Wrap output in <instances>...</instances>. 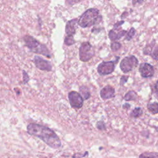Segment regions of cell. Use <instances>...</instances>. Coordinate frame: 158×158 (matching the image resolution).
<instances>
[{
    "mask_svg": "<svg viewBox=\"0 0 158 158\" xmlns=\"http://www.w3.org/2000/svg\"><path fill=\"white\" fill-rule=\"evenodd\" d=\"M27 130L29 135L39 138L52 148L57 149L61 146L58 136L47 127L32 123L28 125Z\"/></svg>",
    "mask_w": 158,
    "mask_h": 158,
    "instance_id": "1",
    "label": "cell"
},
{
    "mask_svg": "<svg viewBox=\"0 0 158 158\" xmlns=\"http://www.w3.org/2000/svg\"><path fill=\"white\" fill-rule=\"evenodd\" d=\"M101 17L96 9H89L85 12L78 20V24L83 27H89L100 22Z\"/></svg>",
    "mask_w": 158,
    "mask_h": 158,
    "instance_id": "2",
    "label": "cell"
},
{
    "mask_svg": "<svg viewBox=\"0 0 158 158\" xmlns=\"http://www.w3.org/2000/svg\"><path fill=\"white\" fill-rule=\"evenodd\" d=\"M23 41L25 43V46L33 52L43 55L48 58L51 57L50 52L47 47L37 41L33 37L26 35L23 37Z\"/></svg>",
    "mask_w": 158,
    "mask_h": 158,
    "instance_id": "3",
    "label": "cell"
},
{
    "mask_svg": "<svg viewBox=\"0 0 158 158\" xmlns=\"http://www.w3.org/2000/svg\"><path fill=\"white\" fill-rule=\"evenodd\" d=\"M94 51L89 42L83 43L79 49L80 59L83 62L88 61L93 56Z\"/></svg>",
    "mask_w": 158,
    "mask_h": 158,
    "instance_id": "4",
    "label": "cell"
},
{
    "mask_svg": "<svg viewBox=\"0 0 158 158\" xmlns=\"http://www.w3.org/2000/svg\"><path fill=\"white\" fill-rule=\"evenodd\" d=\"M138 64V59L134 56H131L123 58L121 61L120 67L124 73H127L136 67Z\"/></svg>",
    "mask_w": 158,
    "mask_h": 158,
    "instance_id": "5",
    "label": "cell"
},
{
    "mask_svg": "<svg viewBox=\"0 0 158 158\" xmlns=\"http://www.w3.org/2000/svg\"><path fill=\"white\" fill-rule=\"evenodd\" d=\"M69 99L71 106L73 108L79 109L83 106V99L81 96L76 91H71L69 93Z\"/></svg>",
    "mask_w": 158,
    "mask_h": 158,
    "instance_id": "6",
    "label": "cell"
},
{
    "mask_svg": "<svg viewBox=\"0 0 158 158\" xmlns=\"http://www.w3.org/2000/svg\"><path fill=\"white\" fill-rule=\"evenodd\" d=\"M115 62L108 61L101 63L98 67V72L101 75L111 73L115 69Z\"/></svg>",
    "mask_w": 158,
    "mask_h": 158,
    "instance_id": "7",
    "label": "cell"
},
{
    "mask_svg": "<svg viewBox=\"0 0 158 158\" xmlns=\"http://www.w3.org/2000/svg\"><path fill=\"white\" fill-rule=\"evenodd\" d=\"M33 61L36 67L41 70L49 72L52 70V66L50 62L40 56H35Z\"/></svg>",
    "mask_w": 158,
    "mask_h": 158,
    "instance_id": "8",
    "label": "cell"
},
{
    "mask_svg": "<svg viewBox=\"0 0 158 158\" xmlns=\"http://www.w3.org/2000/svg\"><path fill=\"white\" fill-rule=\"evenodd\" d=\"M139 71L141 73V75L144 78L151 77L154 73L153 67L148 63L141 64L139 65Z\"/></svg>",
    "mask_w": 158,
    "mask_h": 158,
    "instance_id": "9",
    "label": "cell"
},
{
    "mask_svg": "<svg viewBox=\"0 0 158 158\" xmlns=\"http://www.w3.org/2000/svg\"><path fill=\"white\" fill-rule=\"evenodd\" d=\"M78 20L73 19L67 22L65 26V32L69 36H73L77 28Z\"/></svg>",
    "mask_w": 158,
    "mask_h": 158,
    "instance_id": "10",
    "label": "cell"
},
{
    "mask_svg": "<svg viewBox=\"0 0 158 158\" xmlns=\"http://www.w3.org/2000/svg\"><path fill=\"white\" fill-rule=\"evenodd\" d=\"M100 95L101 98L104 99L111 98L115 95V89L113 87L110 86H106L101 89L100 92Z\"/></svg>",
    "mask_w": 158,
    "mask_h": 158,
    "instance_id": "11",
    "label": "cell"
},
{
    "mask_svg": "<svg viewBox=\"0 0 158 158\" xmlns=\"http://www.w3.org/2000/svg\"><path fill=\"white\" fill-rule=\"evenodd\" d=\"M127 32L125 30H121L118 32H116L115 30H112L109 33V37L111 40L114 41V40H118L121 37L123 36Z\"/></svg>",
    "mask_w": 158,
    "mask_h": 158,
    "instance_id": "12",
    "label": "cell"
},
{
    "mask_svg": "<svg viewBox=\"0 0 158 158\" xmlns=\"http://www.w3.org/2000/svg\"><path fill=\"white\" fill-rule=\"evenodd\" d=\"M139 158H158V153L154 152H144L139 155Z\"/></svg>",
    "mask_w": 158,
    "mask_h": 158,
    "instance_id": "13",
    "label": "cell"
},
{
    "mask_svg": "<svg viewBox=\"0 0 158 158\" xmlns=\"http://www.w3.org/2000/svg\"><path fill=\"white\" fill-rule=\"evenodd\" d=\"M80 91L81 94V97H83L85 99H87L90 96V93L88 89L85 86H82L80 88Z\"/></svg>",
    "mask_w": 158,
    "mask_h": 158,
    "instance_id": "14",
    "label": "cell"
},
{
    "mask_svg": "<svg viewBox=\"0 0 158 158\" xmlns=\"http://www.w3.org/2000/svg\"><path fill=\"white\" fill-rule=\"evenodd\" d=\"M137 96V94H136L135 92L133 91H130L129 92H128L124 97V99H125L126 101H134L136 99Z\"/></svg>",
    "mask_w": 158,
    "mask_h": 158,
    "instance_id": "15",
    "label": "cell"
},
{
    "mask_svg": "<svg viewBox=\"0 0 158 158\" xmlns=\"http://www.w3.org/2000/svg\"><path fill=\"white\" fill-rule=\"evenodd\" d=\"M148 110L153 114L158 113V103L153 102L149 104L148 106Z\"/></svg>",
    "mask_w": 158,
    "mask_h": 158,
    "instance_id": "16",
    "label": "cell"
},
{
    "mask_svg": "<svg viewBox=\"0 0 158 158\" xmlns=\"http://www.w3.org/2000/svg\"><path fill=\"white\" fill-rule=\"evenodd\" d=\"M143 114V111L142 109L140 107H136L135 109H133V110L132 111V112L130 114V116L132 117H138L139 116H141Z\"/></svg>",
    "mask_w": 158,
    "mask_h": 158,
    "instance_id": "17",
    "label": "cell"
},
{
    "mask_svg": "<svg viewBox=\"0 0 158 158\" xmlns=\"http://www.w3.org/2000/svg\"><path fill=\"white\" fill-rule=\"evenodd\" d=\"M135 30L133 28H131L129 31L127 33L126 35V36H125V40L129 41L134 36H135Z\"/></svg>",
    "mask_w": 158,
    "mask_h": 158,
    "instance_id": "18",
    "label": "cell"
},
{
    "mask_svg": "<svg viewBox=\"0 0 158 158\" xmlns=\"http://www.w3.org/2000/svg\"><path fill=\"white\" fill-rule=\"evenodd\" d=\"M64 43L67 46H70L73 44L75 43V41L73 40V36H67V37H65V40H64Z\"/></svg>",
    "mask_w": 158,
    "mask_h": 158,
    "instance_id": "19",
    "label": "cell"
},
{
    "mask_svg": "<svg viewBox=\"0 0 158 158\" xmlns=\"http://www.w3.org/2000/svg\"><path fill=\"white\" fill-rule=\"evenodd\" d=\"M120 47H121V44L118 42H113L110 46L112 50L114 51L119 49L120 48Z\"/></svg>",
    "mask_w": 158,
    "mask_h": 158,
    "instance_id": "20",
    "label": "cell"
},
{
    "mask_svg": "<svg viewBox=\"0 0 158 158\" xmlns=\"http://www.w3.org/2000/svg\"><path fill=\"white\" fill-rule=\"evenodd\" d=\"M151 56L153 59H154L156 60H158V46L156 47L154 49V50L152 52Z\"/></svg>",
    "mask_w": 158,
    "mask_h": 158,
    "instance_id": "21",
    "label": "cell"
},
{
    "mask_svg": "<svg viewBox=\"0 0 158 158\" xmlns=\"http://www.w3.org/2000/svg\"><path fill=\"white\" fill-rule=\"evenodd\" d=\"M30 80V78L25 71H23V81L24 83H27Z\"/></svg>",
    "mask_w": 158,
    "mask_h": 158,
    "instance_id": "22",
    "label": "cell"
},
{
    "mask_svg": "<svg viewBox=\"0 0 158 158\" xmlns=\"http://www.w3.org/2000/svg\"><path fill=\"white\" fill-rule=\"evenodd\" d=\"M81 1H82V0H66V3H67L68 5L73 6V5H74L75 4L80 2Z\"/></svg>",
    "mask_w": 158,
    "mask_h": 158,
    "instance_id": "23",
    "label": "cell"
},
{
    "mask_svg": "<svg viewBox=\"0 0 158 158\" xmlns=\"http://www.w3.org/2000/svg\"><path fill=\"white\" fill-rule=\"evenodd\" d=\"M128 77L127 76H122L120 78V85H123L125 82H127Z\"/></svg>",
    "mask_w": 158,
    "mask_h": 158,
    "instance_id": "24",
    "label": "cell"
},
{
    "mask_svg": "<svg viewBox=\"0 0 158 158\" xmlns=\"http://www.w3.org/2000/svg\"><path fill=\"white\" fill-rule=\"evenodd\" d=\"M155 91H156V98L158 99V81L156 82L155 85Z\"/></svg>",
    "mask_w": 158,
    "mask_h": 158,
    "instance_id": "25",
    "label": "cell"
},
{
    "mask_svg": "<svg viewBox=\"0 0 158 158\" xmlns=\"http://www.w3.org/2000/svg\"><path fill=\"white\" fill-rule=\"evenodd\" d=\"M143 1V0H133V4H141V3H142Z\"/></svg>",
    "mask_w": 158,
    "mask_h": 158,
    "instance_id": "26",
    "label": "cell"
},
{
    "mask_svg": "<svg viewBox=\"0 0 158 158\" xmlns=\"http://www.w3.org/2000/svg\"><path fill=\"white\" fill-rule=\"evenodd\" d=\"M124 23V22H123V21H120V22H118V23H115V25H114V27H117L120 26L121 24H122V23Z\"/></svg>",
    "mask_w": 158,
    "mask_h": 158,
    "instance_id": "27",
    "label": "cell"
}]
</instances>
